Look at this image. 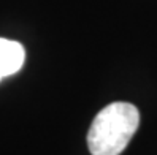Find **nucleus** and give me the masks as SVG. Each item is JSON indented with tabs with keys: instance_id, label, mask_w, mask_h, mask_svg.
Segmentation results:
<instances>
[{
	"instance_id": "1",
	"label": "nucleus",
	"mask_w": 157,
	"mask_h": 155,
	"mask_svg": "<svg viewBox=\"0 0 157 155\" xmlns=\"http://www.w3.org/2000/svg\"><path fill=\"white\" fill-rule=\"evenodd\" d=\"M140 125V113L132 103L116 101L95 116L87 131L92 155H121Z\"/></svg>"
},
{
	"instance_id": "2",
	"label": "nucleus",
	"mask_w": 157,
	"mask_h": 155,
	"mask_svg": "<svg viewBox=\"0 0 157 155\" xmlns=\"http://www.w3.org/2000/svg\"><path fill=\"white\" fill-rule=\"evenodd\" d=\"M25 60V51L21 43L0 38V81L17 73Z\"/></svg>"
}]
</instances>
